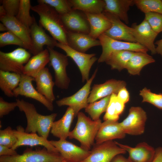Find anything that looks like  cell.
Here are the masks:
<instances>
[{
  "instance_id": "obj_3",
  "label": "cell",
  "mask_w": 162,
  "mask_h": 162,
  "mask_svg": "<svg viewBox=\"0 0 162 162\" xmlns=\"http://www.w3.org/2000/svg\"><path fill=\"white\" fill-rule=\"evenodd\" d=\"M77 120L73 130L70 131L68 137L74 139L80 143L82 148L90 150L94 141L102 122L100 119L94 121L86 116L82 112H79Z\"/></svg>"
},
{
  "instance_id": "obj_7",
  "label": "cell",
  "mask_w": 162,
  "mask_h": 162,
  "mask_svg": "<svg viewBox=\"0 0 162 162\" xmlns=\"http://www.w3.org/2000/svg\"><path fill=\"white\" fill-rule=\"evenodd\" d=\"M47 49L49 53V62L54 71L55 85L59 88L67 89L70 81L66 70L69 64L67 56L53 48L47 47Z\"/></svg>"
},
{
  "instance_id": "obj_9",
  "label": "cell",
  "mask_w": 162,
  "mask_h": 162,
  "mask_svg": "<svg viewBox=\"0 0 162 162\" xmlns=\"http://www.w3.org/2000/svg\"><path fill=\"white\" fill-rule=\"evenodd\" d=\"M98 70L97 68L86 84L75 93L56 101L57 105L58 106H68L73 110L75 117L77 116L80 110L86 108L88 104V100L91 92V86Z\"/></svg>"
},
{
  "instance_id": "obj_46",
  "label": "cell",
  "mask_w": 162,
  "mask_h": 162,
  "mask_svg": "<svg viewBox=\"0 0 162 162\" xmlns=\"http://www.w3.org/2000/svg\"><path fill=\"white\" fill-rule=\"evenodd\" d=\"M125 104L119 100L117 97L115 100V104L116 113L119 116L123 112L125 108Z\"/></svg>"
},
{
  "instance_id": "obj_15",
  "label": "cell",
  "mask_w": 162,
  "mask_h": 162,
  "mask_svg": "<svg viewBox=\"0 0 162 162\" xmlns=\"http://www.w3.org/2000/svg\"><path fill=\"white\" fill-rule=\"evenodd\" d=\"M34 80V77L26 75H21L19 84L13 92L14 96L20 95L34 99L43 105L47 109L52 111L54 108L52 103L40 94L33 86L32 82Z\"/></svg>"
},
{
  "instance_id": "obj_28",
  "label": "cell",
  "mask_w": 162,
  "mask_h": 162,
  "mask_svg": "<svg viewBox=\"0 0 162 162\" xmlns=\"http://www.w3.org/2000/svg\"><path fill=\"white\" fill-rule=\"evenodd\" d=\"M104 1L105 3L104 12L112 14L126 23H129L128 12L130 7L134 5V0H104Z\"/></svg>"
},
{
  "instance_id": "obj_27",
  "label": "cell",
  "mask_w": 162,
  "mask_h": 162,
  "mask_svg": "<svg viewBox=\"0 0 162 162\" xmlns=\"http://www.w3.org/2000/svg\"><path fill=\"white\" fill-rule=\"evenodd\" d=\"M49 62V51L45 49L30 58L24 66L22 74L34 78Z\"/></svg>"
},
{
  "instance_id": "obj_29",
  "label": "cell",
  "mask_w": 162,
  "mask_h": 162,
  "mask_svg": "<svg viewBox=\"0 0 162 162\" xmlns=\"http://www.w3.org/2000/svg\"><path fill=\"white\" fill-rule=\"evenodd\" d=\"M155 62V60L147 52H135L128 62L125 69L130 74L139 75L145 66Z\"/></svg>"
},
{
  "instance_id": "obj_30",
  "label": "cell",
  "mask_w": 162,
  "mask_h": 162,
  "mask_svg": "<svg viewBox=\"0 0 162 162\" xmlns=\"http://www.w3.org/2000/svg\"><path fill=\"white\" fill-rule=\"evenodd\" d=\"M72 9L84 13L99 14L104 10V0H69Z\"/></svg>"
},
{
  "instance_id": "obj_34",
  "label": "cell",
  "mask_w": 162,
  "mask_h": 162,
  "mask_svg": "<svg viewBox=\"0 0 162 162\" xmlns=\"http://www.w3.org/2000/svg\"><path fill=\"white\" fill-rule=\"evenodd\" d=\"M32 6L30 0H20L18 12L15 16L19 22L29 28L35 20L30 15Z\"/></svg>"
},
{
  "instance_id": "obj_40",
  "label": "cell",
  "mask_w": 162,
  "mask_h": 162,
  "mask_svg": "<svg viewBox=\"0 0 162 162\" xmlns=\"http://www.w3.org/2000/svg\"><path fill=\"white\" fill-rule=\"evenodd\" d=\"M157 34L162 32V14L153 12L145 14V19Z\"/></svg>"
},
{
  "instance_id": "obj_35",
  "label": "cell",
  "mask_w": 162,
  "mask_h": 162,
  "mask_svg": "<svg viewBox=\"0 0 162 162\" xmlns=\"http://www.w3.org/2000/svg\"><path fill=\"white\" fill-rule=\"evenodd\" d=\"M134 4L145 14L153 12L162 14L161 0H134Z\"/></svg>"
},
{
  "instance_id": "obj_8",
  "label": "cell",
  "mask_w": 162,
  "mask_h": 162,
  "mask_svg": "<svg viewBox=\"0 0 162 162\" xmlns=\"http://www.w3.org/2000/svg\"><path fill=\"white\" fill-rule=\"evenodd\" d=\"M93 146L89 155L81 162H111L117 155L127 152L113 140L95 143Z\"/></svg>"
},
{
  "instance_id": "obj_38",
  "label": "cell",
  "mask_w": 162,
  "mask_h": 162,
  "mask_svg": "<svg viewBox=\"0 0 162 162\" xmlns=\"http://www.w3.org/2000/svg\"><path fill=\"white\" fill-rule=\"evenodd\" d=\"M139 94L142 98V102H147L162 110V94H157L144 88L140 91Z\"/></svg>"
},
{
  "instance_id": "obj_48",
  "label": "cell",
  "mask_w": 162,
  "mask_h": 162,
  "mask_svg": "<svg viewBox=\"0 0 162 162\" xmlns=\"http://www.w3.org/2000/svg\"><path fill=\"white\" fill-rule=\"evenodd\" d=\"M111 162H130L126 158L121 154H118L115 157Z\"/></svg>"
},
{
  "instance_id": "obj_47",
  "label": "cell",
  "mask_w": 162,
  "mask_h": 162,
  "mask_svg": "<svg viewBox=\"0 0 162 162\" xmlns=\"http://www.w3.org/2000/svg\"><path fill=\"white\" fill-rule=\"evenodd\" d=\"M151 162H162V147H159L155 149V155Z\"/></svg>"
},
{
  "instance_id": "obj_21",
  "label": "cell",
  "mask_w": 162,
  "mask_h": 162,
  "mask_svg": "<svg viewBox=\"0 0 162 162\" xmlns=\"http://www.w3.org/2000/svg\"><path fill=\"white\" fill-rule=\"evenodd\" d=\"M118 121L107 120L102 122L95 138L96 143L100 144L116 139H122L126 136Z\"/></svg>"
},
{
  "instance_id": "obj_20",
  "label": "cell",
  "mask_w": 162,
  "mask_h": 162,
  "mask_svg": "<svg viewBox=\"0 0 162 162\" xmlns=\"http://www.w3.org/2000/svg\"><path fill=\"white\" fill-rule=\"evenodd\" d=\"M30 32L32 43L31 53L35 55L43 51V46L54 48L57 43V40L47 34L42 27L35 20L30 27Z\"/></svg>"
},
{
  "instance_id": "obj_17",
  "label": "cell",
  "mask_w": 162,
  "mask_h": 162,
  "mask_svg": "<svg viewBox=\"0 0 162 162\" xmlns=\"http://www.w3.org/2000/svg\"><path fill=\"white\" fill-rule=\"evenodd\" d=\"M76 10L72 9L64 15H60L65 29L67 32L89 34L90 26L86 17Z\"/></svg>"
},
{
  "instance_id": "obj_5",
  "label": "cell",
  "mask_w": 162,
  "mask_h": 162,
  "mask_svg": "<svg viewBox=\"0 0 162 162\" xmlns=\"http://www.w3.org/2000/svg\"><path fill=\"white\" fill-rule=\"evenodd\" d=\"M31 56L29 52L22 47L9 52L0 51V70L22 75L24 64Z\"/></svg>"
},
{
  "instance_id": "obj_36",
  "label": "cell",
  "mask_w": 162,
  "mask_h": 162,
  "mask_svg": "<svg viewBox=\"0 0 162 162\" xmlns=\"http://www.w3.org/2000/svg\"><path fill=\"white\" fill-rule=\"evenodd\" d=\"M37 2L38 4H45L50 6L60 16L64 15L73 9L69 0H38Z\"/></svg>"
},
{
  "instance_id": "obj_14",
  "label": "cell",
  "mask_w": 162,
  "mask_h": 162,
  "mask_svg": "<svg viewBox=\"0 0 162 162\" xmlns=\"http://www.w3.org/2000/svg\"><path fill=\"white\" fill-rule=\"evenodd\" d=\"M131 28L132 35L136 42L147 49L152 55L156 54L154 42L158 34L154 31L147 21L144 19L139 25L134 23Z\"/></svg>"
},
{
  "instance_id": "obj_53",
  "label": "cell",
  "mask_w": 162,
  "mask_h": 162,
  "mask_svg": "<svg viewBox=\"0 0 162 162\" xmlns=\"http://www.w3.org/2000/svg\"><path fill=\"white\" fill-rule=\"evenodd\" d=\"M161 1H162V0H161Z\"/></svg>"
},
{
  "instance_id": "obj_26",
  "label": "cell",
  "mask_w": 162,
  "mask_h": 162,
  "mask_svg": "<svg viewBox=\"0 0 162 162\" xmlns=\"http://www.w3.org/2000/svg\"><path fill=\"white\" fill-rule=\"evenodd\" d=\"M90 26L88 34L97 39L111 26V23L103 13L99 14L84 13Z\"/></svg>"
},
{
  "instance_id": "obj_33",
  "label": "cell",
  "mask_w": 162,
  "mask_h": 162,
  "mask_svg": "<svg viewBox=\"0 0 162 162\" xmlns=\"http://www.w3.org/2000/svg\"><path fill=\"white\" fill-rule=\"evenodd\" d=\"M110 96L102 98L98 101L89 103L85 109V112L88 114L92 120L97 121L99 120L101 114L106 112L110 101Z\"/></svg>"
},
{
  "instance_id": "obj_24",
  "label": "cell",
  "mask_w": 162,
  "mask_h": 162,
  "mask_svg": "<svg viewBox=\"0 0 162 162\" xmlns=\"http://www.w3.org/2000/svg\"><path fill=\"white\" fill-rule=\"evenodd\" d=\"M34 78L37 91L52 103L55 99L53 91L55 83L48 68L45 67Z\"/></svg>"
},
{
  "instance_id": "obj_6",
  "label": "cell",
  "mask_w": 162,
  "mask_h": 162,
  "mask_svg": "<svg viewBox=\"0 0 162 162\" xmlns=\"http://www.w3.org/2000/svg\"><path fill=\"white\" fill-rule=\"evenodd\" d=\"M102 52L98 60V63L105 62L110 55L117 51L126 50L134 52H147L146 48L137 43H132L118 40L112 39L104 33L98 38Z\"/></svg>"
},
{
  "instance_id": "obj_2",
  "label": "cell",
  "mask_w": 162,
  "mask_h": 162,
  "mask_svg": "<svg viewBox=\"0 0 162 162\" xmlns=\"http://www.w3.org/2000/svg\"><path fill=\"white\" fill-rule=\"evenodd\" d=\"M39 16V25L47 30L58 42L68 45L66 32L60 15L50 6L40 3L32 6L31 9Z\"/></svg>"
},
{
  "instance_id": "obj_12",
  "label": "cell",
  "mask_w": 162,
  "mask_h": 162,
  "mask_svg": "<svg viewBox=\"0 0 162 162\" xmlns=\"http://www.w3.org/2000/svg\"><path fill=\"white\" fill-rule=\"evenodd\" d=\"M58 150L63 160L67 162H81L90 154V150H86L66 140H50Z\"/></svg>"
},
{
  "instance_id": "obj_1",
  "label": "cell",
  "mask_w": 162,
  "mask_h": 162,
  "mask_svg": "<svg viewBox=\"0 0 162 162\" xmlns=\"http://www.w3.org/2000/svg\"><path fill=\"white\" fill-rule=\"evenodd\" d=\"M17 107L26 115L27 124L25 131L27 133H37L47 140L53 122L57 116L56 113L48 115L39 113L34 104L23 99H16Z\"/></svg>"
},
{
  "instance_id": "obj_37",
  "label": "cell",
  "mask_w": 162,
  "mask_h": 162,
  "mask_svg": "<svg viewBox=\"0 0 162 162\" xmlns=\"http://www.w3.org/2000/svg\"><path fill=\"white\" fill-rule=\"evenodd\" d=\"M9 45H16L29 50V48L19 38L9 31L0 34V47Z\"/></svg>"
},
{
  "instance_id": "obj_39",
  "label": "cell",
  "mask_w": 162,
  "mask_h": 162,
  "mask_svg": "<svg viewBox=\"0 0 162 162\" xmlns=\"http://www.w3.org/2000/svg\"><path fill=\"white\" fill-rule=\"evenodd\" d=\"M17 139L13 130L10 126L0 130V145L12 148L16 143Z\"/></svg>"
},
{
  "instance_id": "obj_50",
  "label": "cell",
  "mask_w": 162,
  "mask_h": 162,
  "mask_svg": "<svg viewBox=\"0 0 162 162\" xmlns=\"http://www.w3.org/2000/svg\"><path fill=\"white\" fill-rule=\"evenodd\" d=\"M7 15V12L3 7L2 5L0 6V18L3 17Z\"/></svg>"
},
{
  "instance_id": "obj_31",
  "label": "cell",
  "mask_w": 162,
  "mask_h": 162,
  "mask_svg": "<svg viewBox=\"0 0 162 162\" xmlns=\"http://www.w3.org/2000/svg\"><path fill=\"white\" fill-rule=\"evenodd\" d=\"M21 75L0 70V88L9 97L14 96L13 92L18 87Z\"/></svg>"
},
{
  "instance_id": "obj_42",
  "label": "cell",
  "mask_w": 162,
  "mask_h": 162,
  "mask_svg": "<svg viewBox=\"0 0 162 162\" xmlns=\"http://www.w3.org/2000/svg\"><path fill=\"white\" fill-rule=\"evenodd\" d=\"M2 2L7 15L15 17L18 12L20 0H3Z\"/></svg>"
},
{
  "instance_id": "obj_16",
  "label": "cell",
  "mask_w": 162,
  "mask_h": 162,
  "mask_svg": "<svg viewBox=\"0 0 162 162\" xmlns=\"http://www.w3.org/2000/svg\"><path fill=\"white\" fill-rule=\"evenodd\" d=\"M111 23V27L104 33L109 38L118 40L136 43L132 35L131 27L123 23L116 16L107 12L103 13Z\"/></svg>"
},
{
  "instance_id": "obj_18",
  "label": "cell",
  "mask_w": 162,
  "mask_h": 162,
  "mask_svg": "<svg viewBox=\"0 0 162 162\" xmlns=\"http://www.w3.org/2000/svg\"><path fill=\"white\" fill-rule=\"evenodd\" d=\"M115 142L128 153V159L130 162H151L154 158L155 149L146 142H140L133 147Z\"/></svg>"
},
{
  "instance_id": "obj_13",
  "label": "cell",
  "mask_w": 162,
  "mask_h": 162,
  "mask_svg": "<svg viewBox=\"0 0 162 162\" xmlns=\"http://www.w3.org/2000/svg\"><path fill=\"white\" fill-rule=\"evenodd\" d=\"M17 141L12 148L16 150L22 146H29L31 147L39 145L43 146L49 151L54 153H59L58 150L49 142V141L39 136L36 133H27L21 125L16 127V130H13Z\"/></svg>"
},
{
  "instance_id": "obj_52",
  "label": "cell",
  "mask_w": 162,
  "mask_h": 162,
  "mask_svg": "<svg viewBox=\"0 0 162 162\" xmlns=\"http://www.w3.org/2000/svg\"><path fill=\"white\" fill-rule=\"evenodd\" d=\"M62 162H66V161H65V160H63L62 161Z\"/></svg>"
},
{
  "instance_id": "obj_51",
  "label": "cell",
  "mask_w": 162,
  "mask_h": 162,
  "mask_svg": "<svg viewBox=\"0 0 162 162\" xmlns=\"http://www.w3.org/2000/svg\"><path fill=\"white\" fill-rule=\"evenodd\" d=\"M0 31H8V30L6 27L2 23H0Z\"/></svg>"
},
{
  "instance_id": "obj_10",
  "label": "cell",
  "mask_w": 162,
  "mask_h": 162,
  "mask_svg": "<svg viewBox=\"0 0 162 162\" xmlns=\"http://www.w3.org/2000/svg\"><path fill=\"white\" fill-rule=\"evenodd\" d=\"M56 47L63 50L68 57H70L75 63L79 69L82 76V82L89 79L91 68L98 60L95 53L86 54L77 51L68 45L58 42Z\"/></svg>"
},
{
  "instance_id": "obj_22",
  "label": "cell",
  "mask_w": 162,
  "mask_h": 162,
  "mask_svg": "<svg viewBox=\"0 0 162 162\" xmlns=\"http://www.w3.org/2000/svg\"><path fill=\"white\" fill-rule=\"evenodd\" d=\"M0 20L7 28L8 31L12 32L23 41L29 48V52L32 50V43L30 29L19 22L15 16L7 15L0 18Z\"/></svg>"
},
{
  "instance_id": "obj_49",
  "label": "cell",
  "mask_w": 162,
  "mask_h": 162,
  "mask_svg": "<svg viewBox=\"0 0 162 162\" xmlns=\"http://www.w3.org/2000/svg\"><path fill=\"white\" fill-rule=\"evenodd\" d=\"M154 44L157 45L156 47V53L160 54L162 57V38L157 40Z\"/></svg>"
},
{
  "instance_id": "obj_25",
  "label": "cell",
  "mask_w": 162,
  "mask_h": 162,
  "mask_svg": "<svg viewBox=\"0 0 162 162\" xmlns=\"http://www.w3.org/2000/svg\"><path fill=\"white\" fill-rule=\"evenodd\" d=\"M74 117L73 110L68 107L62 117L53 122L50 133L59 140H66L68 136L70 129Z\"/></svg>"
},
{
  "instance_id": "obj_4",
  "label": "cell",
  "mask_w": 162,
  "mask_h": 162,
  "mask_svg": "<svg viewBox=\"0 0 162 162\" xmlns=\"http://www.w3.org/2000/svg\"><path fill=\"white\" fill-rule=\"evenodd\" d=\"M63 159L59 153L49 151L46 148L35 150L27 148L22 154L0 156V162H62Z\"/></svg>"
},
{
  "instance_id": "obj_23",
  "label": "cell",
  "mask_w": 162,
  "mask_h": 162,
  "mask_svg": "<svg viewBox=\"0 0 162 162\" xmlns=\"http://www.w3.org/2000/svg\"><path fill=\"white\" fill-rule=\"evenodd\" d=\"M68 45L73 49L85 53L93 47L100 45L99 40L91 37L88 34L67 32Z\"/></svg>"
},
{
  "instance_id": "obj_43",
  "label": "cell",
  "mask_w": 162,
  "mask_h": 162,
  "mask_svg": "<svg viewBox=\"0 0 162 162\" xmlns=\"http://www.w3.org/2000/svg\"><path fill=\"white\" fill-rule=\"evenodd\" d=\"M17 107L16 101L8 102L5 101L2 97H0V117L8 115Z\"/></svg>"
},
{
  "instance_id": "obj_41",
  "label": "cell",
  "mask_w": 162,
  "mask_h": 162,
  "mask_svg": "<svg viewBox=\"0 0 162 162\" xmlns=\"http://www.w3.org/2000/svg\"><path fill=\"white\" fill-rule=\"evenodd\" d=\"M117 97V94H116L113 93L111 95L108 106L103 117L104 121L111 120L118 121L119 119V116L116 113L115 104Z\"/></svg>"
},
{
  "instance_id": "obj_45",
  "label": "cell",
  "mask_w": 162,
  "mask_h": 162,
  "mask_svg": "<svg viewBox=\"0 0 162 162\" xmlns=\"http://www.w3.org/2000/svg\"><path fill=\"white\" fill-rule=\"evenodd\" d=\"M18 154L16 150L0 145V156H13Z\"/></svg>"
},
{
  "instance_id": "obj_11",
  "label": "cell",
  "mask_w": 162,
  "mask_h": 162,
  "mask_svg": "<svg viewBox=\"0 0 162 162\" xmlns=\"http://www.w3.org/2000/svg\"><path fill=\"white\" fill-rule=\"evenodd\" d=\"M147 119L146 112L140 106H132L128 116L120 122L125 133L137 136L143 134Z\"/></svg>"
},
{
  "instance_id": "obj_44",
  "label": "cell",
  "mask_w": 162,
  "mask_h": 162,
  "mask_svg": "<svg viewBox=\"0 0 162 162\" xmlns=\"http://www.w3.org/2000/svg\"><path fill=\"white\" fill-rule=\"evenodd\" d=\"M117 95L118 98L125 104L127 103L130 100L129 94L125 87L121 89Z\"/></svg>"
},
{
  "instance_id": "obj_32",
  "label": "cell",
  "mask_w": 162,
  "mask_h": 162,
  "mask_svg": "<svg viewBox=\"0 0 162 162\" xmlns=\"http://www.w3.org/2000/svg\"><path fill=\"white\" fill-rule=\"evenodd\" d=\"M135 52L126 50H118L112 52L105 61L112 69L121 71L125 69L128 61Z\"/></svg>"
},
{
  "instance_id": "obj_19",
  "label": "cell",
  "mask_w": 162,
  "mask_h": 162,
  "mask_svg": "<svg viewBox=\"0 0 162 162\" xmlns=\"http://www.w3.org/2000/svg\"><path fill=\"white\" fill-rule=\"evenodd\" d=\"M126 85L124 81L113 79L109 80L102 84H94L88 98V103L96 101L113 93L117 94Z\"/></svg>"
}]
</instances>
